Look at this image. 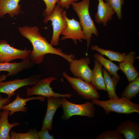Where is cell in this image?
<instances>
[{"label": "cell", "mask_w": 139, "mask_h": 139, "mask_svg": "<svg viewBox=\"0 0 139 139\" xmlns=\"http://www.w3.org/2000/svg\"><path fill=\"white\" fill-rule=\"evenodd\" d=\"M18 29L21 35L28 39L32 46L33 49L30 54L29 59L33 64H41L45 56L47 54L60 56L69 63L75 58L74 54H67L63 53L61 49L54 47L45 38L42 36L37 27L24 26L19 27Z\"/></svg>", "instance_id": "1"}, {"label": "cell", "mask_w": 139, "mask_h": 139, "mask_svg": "<svg viewBox=\"0 0 139 139\" xmlns=\"http://www.w3.org/2000/svg\"><path fill=\"white\" fill-rule=\"evenodd\" d=\"M94 105L102 108L107 114L112 112L129 115L134 112L139 113V105L125 98H110L105 101L92 99Z\"/></svg>", "instance_id": "2"}, {"label": "cell", "mask_w": 139, "mask_h": 139, "mask_svg": "<svg viewBox=\"0 0 139 139\" xmlns=\"http://www.w3.org/2000/svg\"><path fill=\"white\" fill-rule=\"evenodd\" d=\"M90 0H83L78 2H74L72 5L80 19V23L86 36L87 48L91 42L93 34L98 36L97 29L90 14L89 8Z\"/></svg>", "instance_id": "3"}, {"label": "cell", "mask_w": 139, "mask_h": 139, "mask_svg": "<svg viewBox=\"0 0 139 139\" xmlns=\"http://www.w3.org/2000/svg\"><path fill=\"white\" fill-rule=\"evenodd\" d=\"M62 100L61 106L63 113L61 118L63 120H67L74 115L85 116L90 118L94 117L95 108L91 102L88 101L83 104H77L69 101L65 97H62Z\"/></svg>", "instance_id": "4"}, {"label": "cell", "mask_w": 139, "mask_h": 139, "mask_svg": "<svg viewBox=\"0 0 139 139\" xmlns=\"http://www.w3.org/2000/svg\"><path fill=\"white\" fill-rule=\"evenodd\" d=\"M62 74L73 89L83 98L91 100L100 98L97 89L91 82H86L80 77H72L65 72H63Z\"/></svg>", "instance_id": "5"}, {"label": "cell", "mask_w": 139, "mask_h": 139, "mask_svg": "<svg viewBox=\"0 0 139 139\" xmlns=\"http://www.w3.org/2000/svg\"><path fill=\"white\" fill-rule=\"evenodd\" d=\"M56 79L55 77L51 76L40 79L32 87H27L26 95L27 97L33 95H38L47 98L50 97L71 98L72 96V94H60L53 91L50 85L53 81Z\"/></svg>", "instance_id": "6"}, {"label": "cell", "mask_w": 139, "mask_h": 139, "mask_svg": "<svg viewBox=\"0 0 139 139\" xmlns=\"http://www.w3.org/2000/svg\"><path fill=\"white\" fill-rule=\"evenodd\" d=\"M64 10L58 5H56L52 13L50 15L45 17L44 20L45 23L49 21H51L53 34L50 43L53 46L59 44L61 33L67 26V23L62 14Z\"/></svg>", "instance_id": "7"}, {"label": "cell", "mask_w": 139, "mask_h": 139, "mask_svg": "<svg viewBox=\"0 0 139 139\" xmlns=\"http://www.w3.org/2000/svg\"><path fill=\"white\" fill-rule=\"evenodd\" d=\"M30 49H20L11 46L5 40H0V63H8L13 60L20 59L30 60Z\"/></svg>", "instance_id": "8"}, {"label": "cell", "mask_w": 139, "mask_h": 139, "mask_svg": "<svg viewBox=\"0 0 139 139\" xmlns=\"http://www.w3.org/2000/svg\"><path fill=\"white\" fill-rule=\"evenodd\" d=\"M41 75L39 74L32 75L23 79H16L8 81L0 82V93L7 95V98H10L16 93L15 91L20 88L28 85H33L39 80Z\"/></svg>", "instance_id": "9"}, {"label": "cell", "mask_w": 139, "mask_h": 139, "mask_svg": "<svg viewBox=\"0 0 139 139\" xmlns=\"http://www.w3.org/2000/svg\"><path fill=\"white\" fill-rule=\"evenodd\" d=\"M62 14L67 23V26L61 33L60 34L63 35L61 39H71L76 44H77V40L82 42V39H86L85 33L80 22L74 18L69 19L66 16V11L64 10Z\"/></svg>", "instance_id": "10"}, {"label": "cell", "mask_w": 139, "mask_h": 139, "mask_svg": "<svg viewBox=\"0 0 139 139\" xmlns=\"http://www.w3.org/2000/svg\"><path fill=\"white\" fill-rule=\"evenodd\" d=\"M90 63L88 57L74 59L70 63V71L75 77H80L86 82H90L93 74L92 70L89 66Z\"/></svg>", "instance_id": "11"}, {"label": "cell", "mask_w": 139, "mask_h": 139, "mask_svg": "<svg viewBox=\"0 0 139 139\" xmlns=\"http://www.w3.org/2000/svg\"><path fill=\"white\" fill-rule=\"evenodd\" d=\"M46 114L43 120L41 130L47 129L50 131L52 129L53 119L57 109L62 105V98L50 97L47 98Z\"/></svg>", "instance_id": "12"}, {"label": "cell", "mask_w": 139, "mask_h": 139, "mask_svg": "<svg viewBox=\"0 0 139 139\" xmlns=\"http://www.w3.org/2000/svg\"><path fill=\"white\" fill-rule=\"evenodd\" d=\"M45 99V97L39 95L37 97L33 96L27 98H21L20 94H18L14 100L8 104L3 106L2 109V110H6L9 111V115L10 116L17 112H26L28 111V108L25 106L27 102L33 100H39L44 102Z\"/></svg>", "instance_id": "13"}, {"label": "cell", "mask_w": 139, "mask_h": 139, "mask_svg": "<svg viewBox=\"0 0 139 139\" xmlns=\"http://www.w3.org/2000/svg\"><path fill=\"white\" fill-rule=\"evenodd\" d=\"M136 52L133 51L129 52L126 55L124 60L120 62L119 68L126 76L130 82L139 76L138 71L134 65Z\"/></svg>", "instance_id": "14"}, {"label": "cell", "mask_w": 139, "mask_h": 139, "mask_svg": "<svg viewBox=\"0 0 139 139\" xmlns=\"http://www.w3.org/2000/svg\"><path fill=\"white\" fill-rule=\"evenodd\" d=\"M98 0L97 11L95 15V20L96 23L106 26L107 22L112 18L115 12L108 3L105 2L103 0Z\"/></svg>", "instance_id": "15"}, {"label": "cell", "mask_w": 139, "mask_h": 139, "mask_svg": "<svg viewBox=\"0 0 139 139\" xmlns=\"http://www.w3.org/2000/svg\"><path fill=\"white\" fill-rule=\"evenodd\" d=\"M34 64L30 60H22L18 63H0V71L7 72V77L14 76L23 70L32 68Z\"/></svg>", "instance_id": "16"}, {"label": "cell", "mask_w": 139, "mask_h": 139, "mask_svg": "<svg viewBox=\"0 0 139 139\" xmlns=\"http://www.w3.org/2000/svg\"><path fill=\"white\" fill-rule=\"evenodd\" d=\"M115 130L123 135L126 139L139 138V125L136 122L129 120L123 121Z\"/></svg>", "instance_id": "17"}, {"label": "cell", "mask_w": 139, "mask_h": 139, "mask_svg": "<svg viewBox=\"0 0 139 139\" xmlns=\"http://www.w3.org/2000/svg\"><path fill=\"white\" fill-rule=\"evenodd\" d=\"M20 0H0V17H3L8 14L11 18L18 15L21 12Z\"/></svg>", "instance_id": "18"}, {"label": "cell", "mask_w": 139, "mask_h": 139, "mask_svg": "<svg viewBox=\"0 0 139 139\" xmlns=\"http://www.w3.org/2000/svg\"><path fill=\"white\" fill-rule=\"evenodd\" d=\"M9 112V111L6 110H3L1 112L0 118V139H11L9 134L10 130L13 127L20 124L17 122L12 124L9 123L8 116Z\"/></svg>", "instance_id": "19"}, {"label": "cell", "mask_w": 139, "mask_h": 139, "mask_svg": "<svg viewBox=\"0 0 139 139\" xmlns=\"http://www.w3.org/2000/svg\"><path fill=\"white\" fill-rule=\"evenodd\" d=\"M94 68L91 83L99 90L107 91L104 80L102 73V66L96 59L94 61Z\"/></svg>", "instance_id": "20"}, {"label": "cell", "mask_w": 139, "mask_h": 139, "mask_svg": "<svg viewBox=\"0 0 139 139\" xmlns=\"http://www.w3.org/2000/svg\"><path fill=\"white\" fill-rule=\"evenodd\" d=\"M93 57L104 67L110 75L113 76L118 81L120 80V77L117 73L118 71L120 69L116 65L97 53L94 55Z\"/></svg>", "instance_id": "21"}, {"label": "cell", "mask_w": 139, "mask_h": 139, "mask_svg": "<svg viewBox=\"0 0 139 139\" xmlns=\"http://www.w3.org/2000/svg\"><path fill=\"white\" fill-rule=\"evenodd\" d=\"M102 72L108 98L110 99L119 98L116 92V88L119 81L111 76L104 68H103Z\"/></svg>", "instance_id": "22"}, {"label": "cell", "mask_w": 139, "mask_h": 139, "mask_svg": "<svg viewBox=\"0 0 139 139\" xmlns=\"http://www.w3.org/2000/svg\"><path fill=\"white\" fill-rule=\"evenodd\" d=\"M91 49L98 52L102 55H105L110 60L121 62L123 61L126 54L120 53L118 51H112L109 49H104L97 46H91Z\"/></svg>", "instance_id": "23"}, {"label": "cell", "mask_w": 139, "mask_h": 139, "mask_svg": "<svg viewBox=\"0 0 139 139\" xmlns=\"http://www.w3.org/2000/svg\"><path fill=\"white\" fill-rule=\"evenodd\" d=\"M139 92V77L129 82L122 93L121 97L131 100L135 97Z\"/></svg>", "instance_id": "24"}, {"label": "cell", "mask_w": 139, "mask_h": 139, "mask_svg": "<svg viewBox=\"0 0 139 139\" xmlns=\"http://www.w3.org/2000/svg\"><path fill=\"white\" fill-rule=\"evenodd\" d=\"M36 129L31 128L25 133L16 132L12 131L10 133L11 139H39Z\"/></svg>", "instance_id": "25"}, {"label": "cell", "mask_w": 139, "mask_h": 139, "mask_svg": "<svg viewBox=\"0 0 139 139\" xmlns=\"http://www.w3.org/2000/svg\"><path fill=\"white\" fill-rule=\"evenodd\" d=\"M124 0H105V2L109 3L114 10L118 19L122 18L121 9L124 3Z\"/></svg>", "instance_id": "26"}, {"label": "cell", "mask_w": 139, "mask_h": 139, "mask_svg": "<svg viewBox=\"0 0 139 139\" xmlns=\"http://www.w3.org/2000/svg\"><path fill=\"white\" fill-rule=\"evenodd\" d=\"M96 139H124V136L116 131L109 130L104 132L95 138Z\"/></svg>", "instance_id": "27"}, {"label": "cell", "mask_w": 139, "mask_h": 139, "mask_svg": "<svg viewBox=\"0 0 139 139\" xmlns=\"http://www.w3.org/2000/svg\"><path fill=\"white\" fill-rule=\"evenodd\" d=\"M58 0H43L46 5V8L42 12L43 15L45 17L50 15L53 12Z\"/></svg>", "instance_id": "28"}, {"label": "cell", "mask_w": 139, "mask_h": 139, "mask_svg": "<svg viewBox=\"0 0 139 139\" xmlns=\"http://www.w3.org/2000/svg\"><path fill=\"white\" fill-rule=\"evenodd\" d=\"M78 0H59L57 2V4L62 8L68 9L70 6L73 2H77Z\"/></svg>", "instance_id": "29"}, {"label": "cell", "mask_w": 139, "mask_h": 139, "mask_svg": "<svg viewBox=\"0 0 139 139\" xmlns=\"http://www.w3.org/2000/svg\"><path fill=\"white\" fill-rule=\"evenodd\" d=\"M49 130L46 129L41 130L38 132L39 139H54V137L50 135L49 133Z\"/></svg>", "instance_id": "30"}, {"label": "cell", "mask_w": 139, "mask_h": 139, "mask_svg": "<svg viewBox=\"0 0 139 139\" xmlns=\"http://www.w3.org/2000/svg\"><path fill=\"white\" fill-rule=\"evenodd\" d=\"M10 99L7 98H3L2 95H0V118L1 116V109L4 105L8 104L10 102Z\"/></svg>", "instance_id": "31"}, {"label": "cell", "mask_w": 139, "mask_h": 139, "mask_svg": "<svg viewBox=\"0 0 139 139\" xmlns=\"http://www.w3.org/2000/svg\"><path fill=\"white\" fill-rule=\"evenodd\" d=\"M7 76L5 74H3L0 76V82L5 80Z\"/></svg>", "instance_id": "32"}, {"label": "cell", "mask_w": 139, "mask_h": 139, "mask_svg": "<svg viewBox=\"0 0 139 139\" xmlns=\"http://www.w3.org/2000/svg\"></svg>", "instance_id": "33"}]
</instances>
